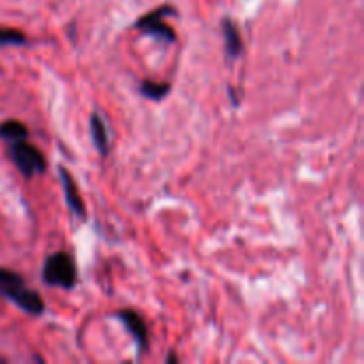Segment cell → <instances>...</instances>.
<instances>
[{"mask_svg": "<svg viewBox=\"0 0 364 364\" xmlns=\"http://www.w3.org/2000/svg\"><path fill=\"white\" fill-rule=\"evenodd\" d=\"M89 132H91L92 144L98 149V153L102 156H107L110 153V142H109V132H107L105 121L102 119V116L96 112L91 114L89 117Z\"/></svg>", "mask_w": 364, "mask_h": 364, "instance_id": "ba28073f", "label": "cell"}, {"mask_svg": "<svg viewBox=\"0 0 364 364\" xmlns=\"http://www.w3.org/2000/svg\"><path fill=\"white\" fill-rule=\"evenodd\" d=\"M0 295L32 316H39L45 311L41 295L28 288L23 277L13 270L0 269Z\"/></svg>", "mask_w": 364, "mask_h": 364, "instance_id": "6da1fadb", "label": "cell"}, {"mask_svg": "<svg viewBox=\"0 0 364 364\" xmlns=\"http://www.w3.org/2000/svg\"><path fill=\"white\" fill-rule=\"evenodd\" d=\"M59 178H60V185H63L64 201H66L68 208L71 210V213H73L75 217H78V219L84 220L85 217H87L84 199H82L80 191H78L73 176H71L70 171H68L64 166L59 167Z\"/></svg>", "mask_w": 364, "mask_h": 364, "instance_id": "8992f818", "label": "cell"}, {"mask_svg": "<svg viewBox=\"0 0 364 364\" xmlns=\"http://www.w3.org/2000/svg\"><path fill=\"white\" fill-rule=\"evenodd\" d=\"M28 137V128L18 119H7L0 123V139L7 142L25 141Z\"/></svg>", "mask_w": 364, "mask_h": 364, "instance_id": "9c48e42d", "label": "cell"}, {"mask_svg": "<svg viewBox=\"0 0 364 364\" xmlns=\"http://www.w3.org/2000/svg\"><path fill=\"white\" fill-rule=\"evenodd\" d=\"M114 316L123 323L124 329L134 338L135 345H137L139 358H142L149 348V333L144 318L137 311H134V309H119Z\"/></svg>", "mask_w": 364, "mask_h": 364, "instance_id": "5b68a950", "label": "cell"}, {"mask_svg": "<svg viewBox=\"0 0 364 364\" xmlns=\"http://www.w3.org/2000/svg\"><path fill=\"white\" fill-rule=\"evenodd\" d=\"M178 11L174 9V6L171 4H164L159 6L156 9L149 11L144 16L139 18L134 23V27L137 31H141L142 34L149 36V38H155L162 43H176V32L171 25L166 23L167 16H176Z\"/></svg>", "mask_w": 364, "mask_h": 364, "instance_id": "3957f363", "label": "cell"}, {"mask_svg": "<svg viewBox=\"0 0 364 364\" xmlns=\"http://www.w3.org/2000/svg\"><path fill=\"white\" fill-rule=\"evenodd\" d=\"M27 43V36L16 28L0 27V46H21Z\"/></svg>", "mask_w": 364, "mask_h": 364, "instance_id": "8fae6325", "label": "cell"}, {"mask_svg": "<svg viewBox=\"0 0 364 364\" xmlns=\"http://www.w3.org/2000/svg\"><path fill=\"white\" fill-rule=\"evenodd\" d=\"M139 91L144 98L151 100V102H162L171 91L169 82H155V80H142L139 85Z\"/></svg>", "mask_w": 364, "mask_h": 364, "instance_id": "30bf717a", "label": "cell"}, {"mask_svg": "<svg viewBox=\"0 0 364 364\" xmlns=\"http://www.w3.org/2000/svg\"><path fill=\"white\" fill-rule=\"evenodd\" d=\"M41 277L46 287L73 290L78 283V270L75 259L66 251L53 252L45 259Z\"/></svg>", "mask_w": 364, "mask_h": 364, "instance_id": "7a4b0ae2", "label": "cell"}, {"mask_svg": "<svg viewBox=\"0 0 364 364\" xmlns=\"http://www.w3.org/2000/svg\"><path fill=\"white\" fill-rule=\"evenodd\" d=\"M178 361H180V358H178L176 354H169L166 359V363H178Z\"/></svg>", "mask_w": 364, "mask_h": 364, "instance_id": "7c38bea8", "label": "cell"}, {"mask_svg": "<svg viewBox=\"0 0 364 364\" xmlns=\"http://www.w3.org/2000/svg\"><path fill=\"white\" fill-rule=\"evenodd\" d=\"M9 156L14 162L20 174L27 180L34 178L36 174H43L46 171V159L41 149L25 141H14L9 144Z\"/></svg>", "mask_w": 364, "mask_h": 364, "instance_id": "277c9868", "label": "cell"}, {"mask_svg": "<svg viewBox=\"0 0 364 364\" xmlns=\"http://www.w3.org/2000/svg\"><path fill=\"white\" fill-rule=\"evenodd\" d=\"M220 28H223L224 38V52H226L228 59L235 60L242 55L244 52V41H242V34L238 25L235 23L231 18H223L220 21Z\"/></svg>", "mask_w": 364, "mask_h": 364, "instance_id": "52a82bcc", "label": "cell"}]
</instances>
